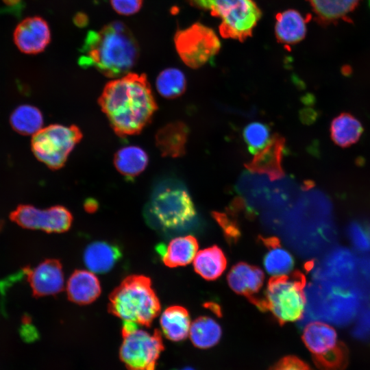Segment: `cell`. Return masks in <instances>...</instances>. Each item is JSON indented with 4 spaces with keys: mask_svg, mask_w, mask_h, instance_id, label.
Wrapping results in <instances>:
<instances>
[{
    "mask_svg": "<svg viewBox=\"0 0 370 370\" xmlns=\"http://www.w3.org/2000/svg\"><path fill=\"white\" fill-rule=\"evenodd\" d=\"M99 104L114 132L121 137L140 133L157 110L145 74L128 73L109 82L99 98Z\"/></svg>",
    "mask_w": 370,
    "mask_h": 370,
    "instance_id": "6da1fadb",
    "label": "cell"
},
{
    "mask_svg": "<svg viewBox=\"0 0 370 370\" xmlns=\"http://www.w3.org/2000/svg\"><path fill=\"white\" fill-rule=\"evenodd\" d=\"M321 291V290H320ZM316 307V317L337 324L349 322L359 307V295L354 288L323 285Z\"/></svg>",
    "mask_w": 370,
    "mask_h": 370,
    "instance_id": "8fae6325",
    "label": "cell"
},
{
    "mask_svg": "<svg viewBox=\"0 0 370 370\" xmlns=\"http://www.w3.org/2000/svg\"><path fill=\"white\" fill-rule=\"evenodd\" d=\"M148 156L140 147L127 146L119 149L114 156L117 171L128 180L140 175L148 164Z\"/></svg>",
    "mask_w": 370,
    "mask_h": 370,
    "instance_id": "484cf974",
    "label": "cell"
},
{
    "mask_svg": "<svg viewBox=\"0 0 370 370\" xmlns=\"http://www.w3.org/2000/svg\"><path fill=\"white\" fill-rule=\"evenodd\" d=\"M138 43L121 21H112L98 31H89L79 50L78 64L118 78L129 73L139 57Z\"/></svg>",
    "mask_w": 370,
    "mask_h": 370,
    "instance_id": "7a4b0ae2",
    "label": "cell"
},
{
    "mask_svg": "<svg viewBox=\"0 0 370 370\" xmlns=\"http://www.w3.org/2000/svg\"><path fill=\"white\" fill-rule=\"evenodd\" d=\"M227 280L232 290L251 301L262 286L264 275L258 267L239 262L232 267Z\"/></svg>",
    "mask_w": 370,
    "mask_h": 370,
    "instance_id": "e0dca14e",
    "label": "cell"
},
{
    "mask_svg": "<svg viewBox=\"0 0 370 370\" xmlns=\"http://www.w3.org/2000/svg\"><path fill=\"white\" fill-rule=\"evenodd\" d=\"M199 10L221 19L219 33L224 38L244 42L251 37L262 16L254 0H188Z\"/></svg>",
    "mask_w": 370,
    "mask_h": 370,
    "instance_id": "8992f818",
    "label": "cell"
},
{
    "mask_svg": "<svg viewBox=\"0 0 370 370\" xmlns=\"http://www.w3.org/2000/svg\"><path fill=\"white\" fill-rule=\"evenodd\" d=\"M162 261L169 267L184 266L192 262L198 249L195 237L188 235L179 236L171 241L166 247H158Z\"/></svg>",
    "mask_w": 370,
    "mask_h": 370,
    "instance_id": "44dd1931",
    "label": "cell"
},
{
    "mask_svg": "<svg viewBox=\"0 0 370 370\" xmlns=\"http://www.w3.org/2000/svg\"><path fill=\"white\" fill-rule=\"evenodd\" d=\"M188 127L175 121L162 127L156 134V145L163 156L178 158L186 153Z\"/></svg>",
    "mask_w": 370,
    "mask_h": 370,
    "instance_id": "ac0fdd59",
    "label": "cell"
},
{
    "mask_svg": "<svg viewBox=\"0 0 370 370\" xmlns=\"http://www.w3.org/2000/svg\"><path fill=\"white\" fill-rule=\"evenodd\" d=\"M173 42L181 60L192 69L206 64L221 49V42L216 32L199 22L177 30Z\"/></svg>",
    "mask_w": 370,
    "mask_h": 370,
    "instance_id": "9c48e42d",
    "label": "cell"
},
{
    "mask_svg": "<svg viewBox=\"0 0 370 370\" xmlns=\"http://www.w3.org/2000/svg\"><path fill=\"white\" fill-rule=\"evenodd\" d=\"M82 138V133L76 125H51L33 135L32 150L38 160L56 170L64 166Z\"/></svg>",
    "mask_w": 370,
    "mask_h": 370,
    "instance_id": "ba28073f",
    "label": "cell"
},
{
    "mask_svg": "<svg viewBox=\"0 0 370 370\" xmlns=\"http://www.w3.org/2000/svg\"><path fill=\"white\" fill-rule=\"evenodd\" d=\"M226 265L224 253L216 245L197 252L193 261L195 271L207 280L218 278L226 269Z\"/></svg>",
    "mask_w": 370,
    "mask_h": 370,
    "instance_id": "4316f807",
    "label": "cell"
},
{
    "mask_svg": "<svg viewBox=\"0 0 370 370\" xmlns=\"http://www.w3.org/2000/svg\"><path fill=\"white\" fill-rule=\"evenodd\" d=\"M10 124L19 134L34 135L42 129L43 116L37 108L31 105H22L11 114Z\"/></svg>",
    "mask_w": 370,
    "mask_h": 370,
    "instance_id": "f1b7e54d",
    "label": "cell"
},
{
    "mask_svg": "<svg viewBox=\"0 0 370 370\" xmlns=\"http://www.w3.org/2000/svg\"><path fill=\"white\" fill-rule=\"evenodd\" d=\"M359 0H310L316 14L324 19H335L352 11Z\"/></svg>",
    "mask_w": 370,
    "mask_h": 370,
    "instance_id": "4dcf8cb0",
    "label": "cell"
},
{
    "mask_svg": "<svg viewBox=\"0 0 370 370\" xmlns=\"http://www.w3.org/2000/svg\"><path fill=\"white\" fill-rule=\"evenodd\" d=\"M108 312L123 321L149 327L160 312L151 280L140 275L125 278L109 295Z\"/></svg>",
    "mask_w": 370,
    "mask_h": 370,
    "instance_id": "277c9868",
    "label": "cell"
},
{
    "mask_svg": "<svg viewBox=\"0 0 370 370\" xmlns=\"http://www.w3.org/2000/svg\"><path fill=\"white\" fill-rule=\"evenodd\" d=\"M302 340L319 370H344L347 367L348 349L330 325L318 321L308 323Z\"/></svg>",
    "mask_w": 370,
    "mask_h": 370,
    "instance_id": "52a82bcc",
    "label": "cell"
},
{
    "mask_svg": "<svg viewBox=\"0 0 370 370\" xmlns=\"http://www.w3.org/2000/svg\"><path fill=\"white\" fill-rule=\"evenodd\" d=\"M113 10L119 14L130 16L137 13L143 5V0H110Z\"/></svg>",
    "mask_w": 370,
    "mask_h": 370,
    "instance_id": "836d02e7",
    "label": "cell"
},
{
    "mask_svg": "<svg viewBox=\"0 0 370 370\" xmlns=\"http://www.w3.org/2000/svg\"><path fill=\"white\" fill-rule=\"evenodd\" d=\"M369 7H370V0H369Z\"/></svg>",
    "mask_w": 370,
    "mask_h": 370,
    "instance_id": "60d3db41",
    "label": "cell"
},
{
    "mask_svg": "<svg viewBox=\"0 0 370 370\" xmlns=\"http://www.w3.org/2000/svg\"><path fill=\"white\" fill-rule=\"evenodd\" d=\"M50 40L49 26L40 16L25 18L14 32L15 45L21 51L27 54H37L43 51Z\"/></svg>",
    "mask_w": 370,
    "mask_h": 370,
    "instance_id": "5bb4252c",
    "label": "cell"
},
{
    "mask_svg": "<svg viewBox=\"0 0 370 370\" xmlns=\"http://www.w3.org/2000/svg\"><path fill=\"white\" fill-rule=\"evenodd\" d=\"M138 329V324L130 321H123V327H122V336H127L134 331Z\"/></svg>",
    "mask_w": 370,
    "mask_h": 370,
    "instance_id": "d590c367",
    "label": "cell"
},
{
    "mask_svg": "<svg viewBox=\"0 0 370 370\" xmlns=\"http://www.w3.org/2000/svg\"><path fill=\"white\" fill-rule=\"evenodd\" d=\"M285 140L275 134L268 144L256 153L254 158L245 166L251 172L267 175L270 180L275 181L284 176L282 166Z\"/></svg>",
    "mask_w": 370,
    "mask_h": 370,
    "instance_id": "9a60e30c",
    "label": "cell"
},
{
    "mask_svg": "<svg viewBox=\"0 0 370 370\" xmlns=\"http://www.w3.org/2000/svg\"><path fill=\"white\" fill-rule=\"evenodd\" d=\"M262 241L267 248L263 259L267 272L272 277L288 275L294 267L293 256L275 237L262 238Z\"/></svg>",
    "mask_w": 370,
    "mask_h": 370,
    "instance_id": "603a6c76",
    "label": "cell"
},
{
    "mask_svg": "<svg viewBox=\"0 0 370 370\" xmlns=\"http://www.w3.org/2000/svg\"><path fill=\"white\" fill-rule=\"evenodd\" d=\"M222 334L221 328L213 319L202 316L190 325L189 335L193 344L200 349H208L217 345Z\"/></svg>",
    "mask_w": 370,
    "mask_h": 370,
    "instance_id": "83f0119b",
    "label": "cell"
},
{
    "mask_svg": "<svg viewBox=\"0 0 370 370\" xmlns=\"http://www.w3.org/2000/svg\"><path fill=\"white\" fill-rule=\"evenodd\" d=\"M304 275L296 271L291 275L272 277L268 282L265 297L254 304L261 310H269L283 325L302 318L306 303Z\"/></svg>",
    "mask_w": 370,
    "mask_h": 370,
    "instance_id": "5b68a950",
    "label": "cell"
},
{
    "mask_svg": "<svg viewBox=\"0 0 370 370\" xmlns=\"http://www.w3.org/2000/svg\"><path fill=\"white\" fill-rule=\"evenodd\" d=\"M10 219L24 228L59 233L70 228L73 217L61 206L40 210L30 205H20L11 213Z\"/></svg>",
    "mask_w": 370,
    "mask_h": 370,
    "instance_id": "7c38bea8",
    "label": "cell"
},
{
    "mask_svg": "<svg viewBox=\"0 0 370 370\" xmlns=\"http://www.w3.org/2000/svg\"><path fill=\"white\" fill-rule=\"evenodd\" d=\"M160 323L164 336L173 341L184 340L191 325L187 310L180 306L165 309L160 317Z\"/></svg>",
    "mask_w": 370,
    "mask_h": 370,
    "instance_id": "cb8c5ba5",
    "label": "cell"
},
{
    "mask_svg": "<svg viewBox=\"0 0 370 370\" xmlns=\"http://www.w3.org/2000/svg\"><path fill=\"white\" fill-rule=\"evenodd\" d=\"M85 205L86 210L88 212L95 211L97 208L95 201H92V199H89V201H86Z\"/></svg>",
    "mask_w": 370,
    "mask_h": 370,
    "instance_id": "74e56055",
    "label": "cell"
},
{
    "mask_svg": "<svg viewBox=\"0 0 370 370\" xmlns=\"http://www.w3.org/2000/svg\"><path fill=\"white\" fill-rule=\"evenodd\" d=\"M356 275V264L349 251L338 249L325 259L317 277L325 286L349 288Z\"/></svg>",
    "mask_w": 370,
    "mask_h": 370,
    "instance_id": "4fadbf2b",
    "label": "cell"
},
{
    "mask_svg": "<svg viewBox=\"0 0 370 370\" xmlns=\"http://www.w3.org/2000/svg\"><path fill=\"white\" fill-rule=\"evenodd\" d=\"M74 23L78 27H84L88 23V19L85 14L79 12L74 16Z\"/></svg>",
    "mask_w": 370,
    "mask_h": 370,
    "instance_id": "8d00e7d4",
    "label": "cell"
},
{
    "mask_svg": "<svg viewBox=\"0 0 370 370\" xmlns=\"http://www.w3.org/2000/svg\"><path fill=\"white\" fill-rule=\"evenodd\" d=\"M306 34V21L297 10L289 9L276 14L275 34L280 43L297 44L304 38Z\"/></svg>",
    "mask_w": 370,
    "mask_h": 370,
    "instance_id": "ffe728a7",
    "label": "cell"
},
{
    "mask_svg": "<svg viewBox=\"0 0 370 370\" xmlns=\"http://www.w3.org/2000/svg\"><path fill=\"white\" fill-rule=\"evenodd\" d=\"M145 215L152 226L169 232L185 230L197 218L187 188L182 182L173 177L156 182L146 204Z\"/></svg>",
    "mask_w": 370,
    "mask_h": 370,
    "instance_id": "3957f363",
    "label": "cell"
},
{
    "mask_svg": "<svg viewBox=\"0 0 370 370\" xmlns=\"http://www.w3.org/2000/svg\"><path fill=\"white\" fill-rule=\"evenodd\" d=\"M8 5H17L20 4L21 0H3Z\"/></svg>",
    "mask_w": 370,
    "mask_h": 370,
    "instance_id": "f35d334b",
    "label": "cell"
},
{
    "mask_svg": "<svg viewBox=\"0 0 370 370\" xmlns=\"http://www.w3.org/2000/svg\"><path fill=\"white\" fill-rule=\"evenodd\" d=\"M119 358L128 370H155L157 360L164 350L160 332L153 334L137 330L123 337Z\"/></svg>",
    "mask_w": 370,
    "mask_h": 370,
    "instance_id": "30bf717a",
    "label": "cell"
},
{
    "mask_svg": "<svg viewBox=\"0 0 370 370\" xmlns=\"http://www.w3.org/2000/svg\"><path fill=\"white\" fill-rule=\"evenodd\" d=\"M186 80L182 71L176 68H167L162 71L156 79L158 92L164 98L174 99L184 93Z\"/></svg>",
    "mask_w": 370,
    "mask_h": 370,
    "instance_id": "f546056e",
    "label": "cell"
},
{
    "mask_svg": "<svg viewBox=\"0 0 370 370\" xmlns=\"http://www.w3.org/2000/svg\"><path fill=\"white\" fill-rule=\"evenodd\" d=\"M66 292L69 299L74 303L90 304L101 293L100 283L92 272L75 270L67 282Z\"/></svg>",
    "mask_w": 370,
    "mask_h": 370,
    "instance_id": "d6986e66",
    "label": "cell"
},
{
    "mask_svg": "<svg viewBox=\"0 0 370 370\" xmlns=\"http://www.w3.org/2000/svg\"><path fill=\"white\" fill-rule=\"evenodd\" d=\"M349 238L356 249L360 252L370 250V227L365 223L354 221L348 227Z\"/></svg>",
    "mask_w": 370,
    "mask_h": 370,
    "instance_id": "d6a6232c",
    "label": "cell"
},
{
    "mask_svg": "<svg viewBox=\"0 0 370 370\" xmlns=\"http://www.w3.org/2000/svg\"><path fill=\"white\" fill-rule=\"evenodd\" d=\"M121 256L117 246L103 241H95L86 248L84 260L89 270L103 273L109 271Z\"/></svg>",
    "mask_w": 370,
    "mask_h": 370,
    "instance_id": "7402d4cb",
    "label": "cell"
},
{
    "mask_svg": "<svg viewBox=\"0 0 370 370\" xmlns=\"http://www.w3.org/2000/svg\"><path fill=\"white\" fill-rule=\"evenodd\" d=\"M173 370H177V369H173ZM179 370H195V369H193L191 367H185V368H183V369H179Z\"/></svg>",
    "mask_w": 370,
    "mask_h": 370,
    "instance_id": "ab89813d",
    "label": "cell"
},
{
    "mask_svg": "<svg viewBox=\"0 0 370 370\" xmlns=\"http://www.w3.org/2000/svg\"><path fill=\"white\" fill-rule=\"evenodd\" d=\"M330 132L332 140L336 145L347 147L359 140L363 132V127L354 116L343 112L332 121Z\"/></svg>",
    "mask_w": 370,
    "mask_h": 370,
    "instance_id": "d4e9b609",
    "label": "cell"
},
{
    "mask_svg": "<svg viewBox=\"0 0 370 370\" xmlns=\"http://www.w3.org/2000/svg\"><path fill=\"white\" fill-rule=\"evenodd\" d=\"M27 275L35 297L56 295L64 288L62 267L58 260H45L29 270Z\"/></svg>",
    "mask_w": 370,
    "mask_h": 370,
    "instance_id": "2e32d148",
    "label": "cell"
},
{
    "mask_svg": "<svg viewBox=\"0 0 370 370\" xmlns=\"http://www.w3.org/2000/svg\"><path fill=\"white\" fill-rule=\"evenodd\" d=\"M243 137L249 152L255 154L269 142L270 130L262 123H251L245 127Z\"/></svg>",
    "mask_w": 370,
    "mask_h": 370,
    "instance_id": "1f68e13d",
    "label": "cell"
},
{
    "mask_svg": "<svg viewBox=\"0 0 370 370\" xmlns=\"http://www.w3.org/2000/svg\"><path fill=\"white\" fill-rule=\"evenodd\" d=\"M271 370H312L308 364L295 356L280 360Z\"/></svg>",
    "mask_w": 370,
    "mask_h": 370,
    "instance_id": "e575fe53",
    "label": "cell"
}]
</instances>
